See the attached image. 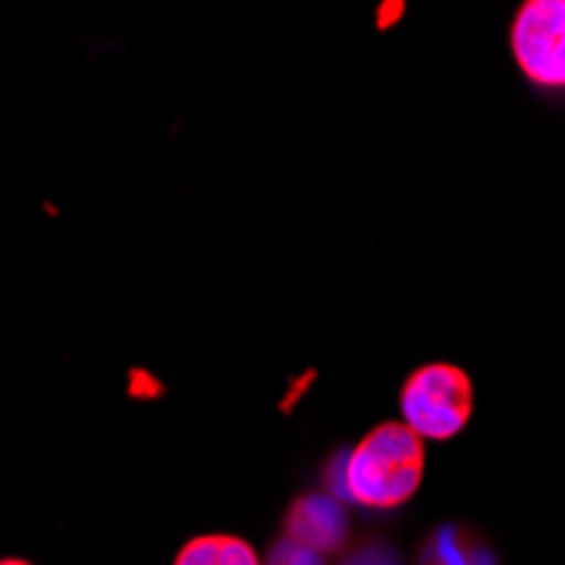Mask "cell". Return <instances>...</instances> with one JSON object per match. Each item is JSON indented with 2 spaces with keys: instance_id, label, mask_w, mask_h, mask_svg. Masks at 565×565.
I'll list each match as a JSON object with an SVG mask.
<instances>
[{
  "instance_id": "1",
  "label": "cell",
  "mask_w": 565,
  "mask_h": 565,
  "mask_svg": "<svg viewBox=\"0 0 565 565\" xmlns=\"http://www.w3.org/2000/svg\"><path fill=\"white\" fill-rule=\"evenodd\" d=\"M420 481L424 440L406 424H380L332 468V484L342 498L380 511L406 504Z\"/></svg>"
},
{
  "instance_id": "6",
  "label": "cell",
  "mask_w": 565,
  "mask_h": 565,
  "mask_svg": "<svg viewBox=\"0 0 565 565\" xmlns=\"http://www.w3.org/2000/svg\"><path fill=\"white\" fill-rule=\"evenodd\" d=\"M173 565H262L258 552L234 535H200L186 542Z\"/></svg>"
},
{
  "instance_id": "7",
  "label": "cell",
  "mask_w": 565,
  "mask_h": 565,
  "mask_svg": "<svg viewBox=\"0 0 565 565\" xmlns=\"http://www.w3.org/2000/svg\"><path fill=\"white\" fill-rule=\"evenodd\" d=\"M268 565H322V555L316 548H308L295 539H281L271 555H268Z\"/></svg>"
},
{
  "instance_id": "2",
  "label": "cell",
  "mask_w": 565,
  "mask_h": 565,
  "mask_svg": "<svg viewBox=\"0 0 565 565\" xmlns=\"http://www.w3.org/2000/svg\"><path fill=\"white\" fill-rule=\"evenodd\" d=\"M475 390L471 376L450 363L420 366L403 383L399 409L403 424L420 440H450L471 420Z\"/></svg>"
},
{
  "instance_id": "8",
  "label": "cell",
  "mask_w": 565,
  "mask_h": 565,
  "mask_svg": "<svg viewBox=\"0 0 565 565\" xmlns=\"http://www.w3.org/2000/svg\"><path fill=\"white\" fill-rule=\"evenodd\" d=\"M390 562H393L390 548H383V545H370V548H363V552H355L345 565H390Z\"/></svg>"
},
{
  "instance_id": "5",
  "label": "cell",
  "mask_w": 565,
  "mask_h": 565,
  "mask_svg": "<svg viewBox=\"0 0 565 565\" xmlns=\"http://www.w3.org/2000/svg\"><path fill=\"white\" fill-rule=\"evenodd\" d=\"M424 565H494V555L471 532L460 525H447L430 535L424 548Z\"/></svg>"
},
{
  "instance_id": "4",
  "label": "cell",
  "mask_w": 565,
  "mask_h": 565,
  "mask_svg": "<svg viewBox=\"0 0 565 565\" xmlns=\"http://www.w3.org/2000/svg\"><path fill=\"white\" fill-rule=\"evenodd\" d=\"M285 532L288 539L322 552H335L342 548L345 535H349V519L345 508L332 498V494H308L298 498L285 519Z\"/></svg>"
},
{
  "instance_id": "3",
  "label": "cell",
  "mask_w": 565,
  "mask_h": 565,
  "mask_svg": "<svg viewBox=\"0 0 565 565\" xmlns=\"http://www.w3.org/2000/svg\"><path fill=\"white\" fill-rule=\"evenodd\" d=\"M511 51L529 82L565 88V0H529L511 24Z\"/></svg>"
},
{
  "instance_id": "9",
  "label": "cell",
  "mask_w": 565,
  "mask_h": 565,
  "mask_svg": "<svg viewBox=\"0 0 565 565\" xmlns=\"http://www.w3.org/2000/svg\"><path fill=\"white\" fill-rule=\"evenodd\" d=\"M0 565H31V562H24V558H0Z\"/></svg>"
}]
</instances>
